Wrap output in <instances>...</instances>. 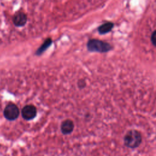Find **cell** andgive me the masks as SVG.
<instances>
[{
	"label": "cell",
	"instance_id": "30bf717a",
	"mask_svg": "<svg viewBox=\"0 0 156 156\" xmlns=\"http://www.w3.org/2000/svg\"><path fill=\"white\" fill-rule=\"evenodd\" d=\"M85 86V82L83 80H80L78 82V87L80 88H82Z\"/></svg>",
	"mask_w": 156,
	"mask_h": 156
},
{
	"label": "cell",
	"instance_id": "6da1fadb",
	"mask_svg": "<svg viewBox=\"0 0 156 156\" xmlns=\"http://www.w3.org/2000/svg\"><path fill=\"white\" fill-rule=\"evenodd\" d=\"M124 144L130 148L138 147L141 142V136L139 132L135 130H130L127 132L124 138Z\"/></svg>",
	"mask_w": 156,
	"mask_h": 156
},
{
	"label": "cell",
	"instance_id": "8992f818",
	"mask_svg": "<svg viewBox=\"0 0 156 156\" xmlns=\"http://www.w3.org/2000/svg\"><path fill=\"white\" fill-rule=\"evenodd\" d=\"M74 127L73 122L70 119H66L62 123L61 131L63 134H69L73 132Z\"/></svg>",
	"mask_w": 156,
	"mask_h": 156
},
{
	"label": "cell",
	"instance_id": "52a82bcc",
	"mask_svg": "<svg viewBox=\"0 0 156 156\" xmlns=\"http://www.w3.org/2000/svg\"><path fill=\"white\" fill-rule=\"evenodd\" d=\"M113 27V23L111 22L105 23L98 27V32L101 34H105L109 32Z\"/></svg>",
	"mask_w": 156,
	"mask_h": 156
},
{
	"label": "cell",
	"instance_id": "3957f363",
	"mask_svg": "<svg viewBox=\"0 0 156 156\" xmlns=\"http://www.w3.org/2000/svg\"><path fill=\"white\" fill-rule=\"evenodd\" d=\"M19 113L20 112L18 107L13 103L7 104L4 110V115L5 118L10 121L16 119L18 118Z\"/></svg>",
	"mask_w": 156,
	"mask_h": 156
},
{
	"label": "cell",
	"instance_id": "7a4b0ae2",
	"mask_svg": "<svg viewBox=\"0 0 156 156\" xmlns=\"http://www.w3.org/2000/svg\"><path fill=\"white\" fill-rule=\"evenodd\" d=\"M112 48L109 43L96 39L90 40L87 43V48L91 52H106L111 50Z\"/></svg>",
	"mask_w": 156,
	"mask_h": 156
},
{
	"label": "cell",
	"instance_id": "5b68a950",
	"mask_svg": "<svg viewBox=\"0 0 156 156\" xmlns=\"http://www.w3.org/2000/svg\"><path fill=\"white\" fill-rule=\"evenodd\" d=\"M13 22L16 26H23L27 22V16L24 13L22 12H17L13 16Z\"/></svg>",
	"mask_w": 156,
	"mask_h": 156
},
{
	"label": "cell",
	"instance_id": "277c9868",
	"mask_svg": "<svg viewBox=\"0 0 156 156\" xmlns=\"http://www.w3.org/2000/svg\"><path fill=\"white\" fill-rule=\"evenodd\" d=\"M21 115L24 119L30 120L35 117L37 115V109L33 105H25L21 110Z\"/></svg>",
	"mask_w": 156,
	"mask_h": 156
},
{
	"label": "cell",
	"instance_id": "9c48e42d",
	"mask_svg": "<svg viewBox=\"0 0 156 156\" xmlns=\"http://www.w3.org/2000/svg\"><path fill=\"white\" fill-rule=\"evenodd\" d=\"M151 41L152 44L156 46V30L152 33L151 35Z\"/></svg>",
	"mask_w": 156,
	"mask_h": 156
},
{
	"label": "cell",
	"instance_id": "ba28073f",
	"mask_svg": "<svg viewBox=\"0 0 156 156\" xmlns=\"http://www.w3.org/2000/svg\"><path fill=\"white\" fill-rule=\"evenodd\" d=\"M52 43V40L51 38H48L46 39L44 42L43 43L42 45L38 49V50L36 51V54L37 55H40L41 53H43L44 51H45L47 48H48L50 45Z\"/></svg>",
	"mask_w": 156,
	"mask_h": 156
}]
</instances>
